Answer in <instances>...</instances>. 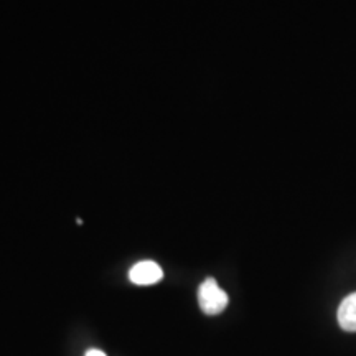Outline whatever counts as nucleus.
<instances>
[{"label":"nucleus","instance_id":"nucleus-1","mask_svg":"<svg viewBox=\"0 0 356 356\" xmlns=\"http://www.w3.org/2000/svg\"><path fill=\"white\" fill-rule=\"evenodd\" d=\"M198 304L203 314L220 315L228 305V293L218 286L215 279L208 277L198 289Z\"/></svg>","mask_w":356,"mask_h":356},{"label":"nucleus","instance_id":"nucleus-2","mask_svg":"<svg viewBox=\"0 0 356 356\" xmlns=\"http://www.w3.org/2000/svg\"><path fill=\"white\" fill-rule=\"evenodd\" d=\"M163 270L157 262L154 261H140L134 264L129 270V279L136 286H152L162 280Z\"/></svg>","mask_w":356,"mask_h":356},{"label":"nucleus","instance_id":"nucleus-3","mask_svg":"<svg viewBox=\"0 0 356 356\" xmlns=\"http://www.w3.org/2000/svg\"><path fill=\"white\" fill-rule=\"evenodd\" d=\"M338 323L345 332H356V292L345 297L338 307Z\"/></svg>","mask_w":356,"mask_h":356},{"label":"nucleus","instance_id":"nucleus-4","mask_svg":"<svg viewBox=\"0 0 356 356\" xmlns=\"http://www.w3.org/2000/svg\"><path fill=\"white\" fill-rule=\"evenodd\" d=\"M86 356H106V353H104V351H101V350L92 348V350L86 351Z\"/></svg>","mask_w":356,"mask_h":356}]
</instances>
